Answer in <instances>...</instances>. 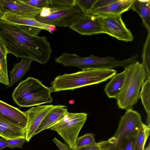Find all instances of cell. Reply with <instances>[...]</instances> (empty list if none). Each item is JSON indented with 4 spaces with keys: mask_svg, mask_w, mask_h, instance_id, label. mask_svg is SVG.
<instances>
[{
    "mask_svg": "<svg viewBox=\"0 0 150 150\" xmlns=\"http://www.w3.org/2000/svg\"><path fill=\"white\" fill-rule=\"evenodd\" d=\"M0 38L8 54L30 59L42 64L47 62L52 52L46 36L31 34L18 25L1 19Z\"/></svg>",
    "mask_w": 150,
    "mask_h": 150,
    "instance_id": "cell-1",
    "label": "cell"
},
{
    "mask_svg": "<svg viewBox=\"0 0 150 150\" xmlns=\"http://www.w3.org/2000/svg\"><path fill=\"white\" fill-rule=\"evenodd\" d=\"M112 69H87L58 75L51 83L53 92L71 90L106 81L116 74Z\"/></svg>",
    "mask_w": 150,
    "mask_h": 150,
    "instance_id": "cell-2",
    "label": "cell"
},
{
    "mask_svg": "<svg viewBox=\"0 0 150 150\" xmlns=\"http://www.w3.org/2000/svg\"><path fill=\"white\" fill-rule=\"evenodd\" d=\"M125 77L121 91L115 99L118 108H132L140 98V90L146 79L142 63L135 61L124 67Z\"/></svg>",
    "mask_w": 150,
    "mask_h": 150,
    "instance_id": "cell-3",
    "label": "cell"
},
{
    "mask_svg": "<svg viewBox=\"0 0 150 150\" xmlns=\"http://www.w3.org/2000/svg\"><path fill=\"white\" fill-rule=\"evenodd\" d=\"M50 87L45 86L39 79L29 77L21 81L12 94L14 102L20 107L34 106L53 101Z\"/></svg>",
    "mask_w": 150,
    "mask_h": 150,
    "instance_id": "cell-4",
    "label": "cell"
},
{
    "mask_svg": "<svg viewBox=\"0 0 150 150\" xmlns=\"http://www.w3.org/2000/svg\"><path fill=\"white\" fill-rule=\"evenodd\" d=\"M137 54L126 59L118 60L112 57H100L94 54L85 57H81L75 54H70L67 62L68 67H76L83 70L87 69H110L119 67H125L136 61Z\"/></svg>",
    "mask_w": 150,
    "mask_h": 150,
    "instance_id": "cell-5",
    "label": "cell"
},
{
    "mask_svg": "<svg viewBox=\"0 0 150 150\" xmlns=\"http://www.w3.org/2000/svg\"><path fill=\"white\" fill-rule=\"evenodd\" d=\"M87 117L86 113L68 112L63 119L50 129L57 132L69 147L74 150L76 140Z\"/></svg>",
    "mask_w": 150,
    "mask_h": 150,
    "instance_id": "cell-6",
    "label": "cell"
},
{
    "mask_svg": "<svg viewBox=\"0 0 150 150\" xmlns=\"http://www.w3.org/2000/svg\"><path fill=\"white\" fill-rule=\"evenodd\" d=\"M46 11L47 16L38 15L34 18L44 24L55 27H70L83 14L76 6L66 8H47Z\"/></svg>",
    "mask_w": 150,
    "mask_h": 150,
    "instance_id": "cell-7",
    "label": "cell"
},
{
    "mask_svg": "<svg viewBox=\"0 0 150 150\" xmlns=\"http://www.w3.org/2000/svg\"><path fill=\"white\" fill-rule=\"evenodd\" d=\"M143 124L138 112L132 108L127 109L121 117L115 134L108 141L112 144L125 137L136 136Z\"/></svg>",
    "mask_w": 150,
    "mask_h": 150,
    "instance_id": "cell-8",
    "label": "cell"
},
{
    "mask_svg": "<svg viewBox=\"0 0 150 150\" xmlns=\"http://www.w3.org/2000/svg\"><path fill=\"white\" fill-rule=\"evenodd\" d=\"M0 19L17 25L25 32L34 35H38L42 29L51 33L56 30L55 26L44 24L34 18L20 16L9 11H5Z\"/></svg>",
    "mask_w": 150,
    "mask_h": 150,
    "instance_id": "cell-9",
    "label": "cell"
},
{
    "mask_svg": "<svg viewBox=\"0 0 150 150\" xmlns=\"http://www.w3.org/2000/svg\"><path fill=\"white\" fill-rule=\"evenodd\" d=\"M99 17L103 33L119 40L129 42L133 40L134 37L123 21L121 15Z\"/></svg>",
    "mask_w": 150,
    "mask_h": 150,
    "instance_id": "cell-10",
    "label": "cell"
},
{
    "mask_svg": "<svg viewBox=\"0 0 150 150\" xmlns=\"http://www.w3.org/2000/svg\"><path fill=\"white\" fill-rule=\"evenodd\" d=\"M69 28L81 35L103 33L100 17L91 15L83 14Z\"/></svg>",
    "mask_w": 150,
    "mask_h": 150,
    "instance_id": "cell-11",
    "label": "cell"
},
{
    "mask_svg": "<svg viewBox=\"0 0 150 150\" xmlns=\"http://www.w3.org/2000/svg\"><path fill=\"white\" fill-rule=\"evenodd\" d=\"M54 106L52 105H38L26 111L28 116L25 138L26 141L29 142L34 136L35 132L38 126Z\"/></svg>",
    "mask_w": 150,
    "mask_h": 150,
    "instance_id": "cell-12",
    "label": "cell"
},
{
    "mask_svg": "<svg viewBox=\"0 0 150 150\" xmlns=\"http://www.w3.org/2000/svg\"><path fill=\"white\" fill-rule=\"evenodd\" d=\"M0 8L3 13L7 11L20 16L34 18L40 13L42 9L35 7L22 0H0Z\"/></svg>",
    "mask_w": 150,
    "mask_h": 150,
    "instance_id": "cell-13",
    "label": "cell"
},
{
    "mask_svg": "<svg viewBox=\"0 0 150 150\" xmlns=\"http://www.w3.org/2000/svg\"><path fill=\"white\" fill-rule=\"evenodd\" d=\"M133 0H115L104 7L93 10L89 15L103 17L121 15L129 9Z\"/></svg>",
    "mask_w": 150,
    "mask_h": 150,
    "instance_id": "cell-14",
    "label": "cell"
},
{
    "mask_svg": "<svg viewBox=\"0 0 150 150\" xmlns=\"http://www.w3.org/2000/svg\"><path fill=\"white\" fill-rule=\"evenodd\" d=\"M0 118H3L26 128L28 116L27 112L23 111L0 100Z\"/></svg>",
    "mask_w": 150,
    "mask_h": 150,
    "instance_id": "cell-15",
    "label": "cell"
},
{
    "mask_svg": "<svg viewBox=\"0 0 150 150\" xmlns=\"http://www.w3.org/2000/svg\"><path fill=\"white\" fill-rule=\"evenodd\" d=\"M68 112L67 106L54 105L41 122L34 135L45 130L50 129L53 125L63 119Z\"/></svg>",
    "mask_w": 150,
    "mask_h": 150,
    "instance_id": "cell-16",
    "label": "cell"
},
{
    "mask_svg": "<svg viewBox=\"0 0 150 150\" xmlns=\"http://www.w3.org/2000/svg\"><path fill=\"white\" fill-rule=\"evenodd\" d=\"M26 128L0 118V137L6 139L25 138Z\"/></svg>",
    "mask_w": 150,
    "mask_h": 150,
    "instance_id": "cell-17",
    "label": "cell"
},
{
    "mask_svg": "<svg viewBox=\"0 0 150 150\" xmlns=\"http://www.w3.org/2000/svg\"><path fill=\"white\" fill-rule=\"evenodd\" d=\"M33 61L30 59L22 57L19 62L14 64L12 70L9 71L10 80L7 87H11L21 79L30 69Z\"/></svg>",
    "mask_w": 150,
    "mask_h": 150,
    "instance_id": "cell-18",
    "label": "cell"
},
{
    "mask_svg": "<svg viewBox=\"0 0 150 150\" xmlns=\"http://www.w3.org/2000/svg\"><path fill=\"white\" fill-rule=\"evenodd\" d=\"M130 9L136 12L142 19L148 32H150V1L133 0Z\"/></svg>",
    "mask_w": 150,
    "mask_h": 150,
    "instance_id": "cell-19",
    "label": "cell"
},
{
    "mask_svg": "<svg viewBox=\"0 0 150 150\" xmlns=\"http://www.w3.org/2000/svg\"><path fill=\"white\" fill-rule=\"evenodd\" d=\"M125 77L124 71L116 74L111 78L110 81L106 85L104 91L107 96L110 98H116L122 88Z\"/></svg>",
    "mask_w": 150,
    "mask_h": 150,
    "instance_id": "cell-20",
    "label": "cell"
},
{
    "mask_svg": "<svg viewBox=\"0 0 150 150\" xmlns=\"http://www.w3.org/2000/svg\"><path fill=\"white\" fill-rule=\"evenodd\" d=\"M150 80L146 79L141 87L140 98L147 113L146 123L150 125Z\"/></svg>",
    "mask_w": 150,
    "mask_h": 150,
    "instance_id": "cell-21",
    "label": "cell"
},
{
    "mask_svg": "<svg viewBox=\"0 0 150 150\" xmlns=\"http://www.w3.org/2000/svg\"><path fill=\"white\" fill-rule=\"evenodd\" d=\"M150 32H148L144 44L142 63L145 70L146 79L150 80Z\"/></svg>",
    "mask_w": 150,
    "mask_h": 150,
    "instance_id": "cell-22",
    "label": "cell"
},
{
    "mask_svg": "<svg viewBox=\"0 0 150 150\" xmlns=\"http://www.w3.org/2000/svg\"><path fill=\"white\" fill-rule=\"evenodd\" d=\"M150 127L143 123L136 137L134 150H144L146 142L149 135Z\"/></svg>",
    "mask_w": 150,
    "mask_h": 150,
    "instance_id": "cell-23",
    "label": "cell"
},
{
    "mask_svg": "<svg viewBox=\"0 0 150 150\" xmlns=\"http://www.w3.org/2000/svg\"><path fill=\"white\" fill-rule=\"evenodd\" d=\"M136 136L125 137L112 144L109 142L108 150H134V142Z\"/></svg>",
    "mask_w": 150,
    "mask_h": 150,
    "instance_id": "cell-24",
    "label": "cell"
},
{
    "mask_svg": "<svg viewBox=\"0 0 150 150\" xmlns=\"http://www.w3.org/2000/svg\"><path fill=\"white\" fill-rule=\"evenodd\" d=\"M93 134L89 133L78 137L76 140L75 150L96 144Z\"/></svg>",
    "mask_w": 150,
    "mask_h": 150,
    "instance_id": "cell-25",
    "label": "cell"
},
{
    "mask_svg": "<svg viewBox=\"0 0 150 150\" xmlns=\"http://www.w3.org/2000/svg\"><path fill=\"white\" fill-rule=\"evenodd\" d=\"M97 0H76V5L84 15H89Z\"/></svg>",
    "mask_w": 150,
    "mask_h": 150,
    "instance_id": "cell-26",
    "label": "cell"
},
{
    "mask_svg": "<svg viewBox=\"0 0 150 150\" xmlns=\"http://www.w3.org/2000/svg\"><path fill=\"white\" fill-rule=\"evenodd\" d=\"M76 6V0H50L49 8H66Z\"/></svg>",
    "mask_w": 150,
    "mask_h": 150,
    "instance_id": "cell-27",
    "label": "cell"
},
{
    "mask_svg": "<svg viewBox=\"0 0 150 150\" xmlns=\"http://www.w3.org/2000/svg\"><path fill=\"white\" fill-rule=\"evenodd\" d=\"M0 82L6 86L9 83L7 62L4 59H0Z\"/></svg>",
    "mask_w": 150,
    "mask_h": 150,
    "instance_id": "cell-28",
    "label": "cell"
},
{
    "mask_svg": "<svg viewBox=\"0 0 150 150\" xmlns=\"http://www.w3.org/2000/svg\"><path fill=\"white\" fill-rule=\"evenodd\" d=\"M24 3L35 7L42 9L49 8L50 0H22Z\"/></svg>",
    "mask_w": 150,
    "mask_h": 150,
    "instance_id": "cell-29",
    "label": "cell"
},
{
    "mask_svg": "<svg viewBox=\"0 0 150 150\" xmlns=\"http://www.w3.org/2000/svg\"><path fill=\"white\" fill-rule=\"evenodd\" d=\"M109 142L103 141L96 144L75 150H108Z\"/></svg>",
    "mask_w": 150,
    "mask_h": 150,
    "instance_id": "cell-30",
    "label": "cell"
},
{
    "mask_svg": "<svg viewBox=\"0 0 150 150\" xmlns=\"http://www.w3.org/2000/svg\"><path fill=\"white\" fill-rule=\"evenodd\" d=\"M8 144V147L12 149L15 148H22L23 145L26 141L25 138H21L13 139H6Z\"/></svg>",
    "mask_w": 150,
    "mask_h": 150,
    "instance_id": "cell-31",
    "label": "cell"
},
{
    "mask_svg": "<svg viewBox=\"0 0 150 150\" xmlns=\"http://www.w3.org/2000/svg\"><path fill=\"white\" fill-rule=\"evenodd\" d=\"M115 1V0H97L93 10L106 6Z\"/></svg>",
    "mask_w": 150,
    "mask_h": 150,
    "instance_id": "cell-32",
    "label": "cell"
},
{
    "mask_svg": "<svg viewBox=\"0 0 150 150\" xmlns=\"http://www.w3.org/2000/svg\"><path fill=\"white\" fill-rule=\"evenodd\" d=\"M52 140L59 150H72L68 145L63 143L56 137H54Z\"/></svg>",
    "mask_w": 150,
    "mask_h": 150,
    "instance_id": "cell-33",
    "label": "cell"
},
{
    "mask_svg": "<svg viewBox=\"0 0 150 150\" xmlns=\"http://www.w3.org/2000/svg\"><path fill=\"white\" fill-rule=\"evenodd\" d=\"M7 54L5 46L0 38V59H6Z\"/></svg>",
    "mask_w": 150,
    "mask_h": 150,
    "instance_id": "cell-34",
    "label": "cell"
},
{
    "mask_svg": "<svg viewBox=\"0 0 150 150\" xmlns=\"http://www.w3.org/2000/svg\"><path fill=\"white\" fill-rule=\"evenodd\" d=\"M8 144L6 139L2 138H0V149H2L6 147H8Z\"/></svg>",
    "mask_w": 150,
    "mask_h": 150,
    "instance_id": "cell-35",
    "label": "cell"
},
{
    "mask_svg": "<svg viewBox=\"0 0 150 150\" xmlns=\"http://www.w3.org/2000/svg\"><path fill=\"white\" fill-rule=\"evenodd\" d=\"M3 13H4L1 10V8H0V19L1 17L2 16Z\"/></svg>",
    "mask_w": 150,
    "mask_h": 150,
    "instance_id": "cell-36",
    "label": "cell"
}]
</instances>
